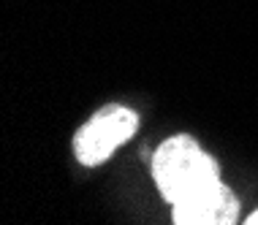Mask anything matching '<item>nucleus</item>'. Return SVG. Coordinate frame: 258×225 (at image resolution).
I'll list each match as a JSON object with an SVG mask.
<instances>
[{
    "instance_id": "3",
    "label": "nucleus",
    "mask_w": 258,
    "mask_h": 225,
    "mask_svg": "<svg viewBox=\"0 0 258 225\" xmlns=\"http://www.w3.org/2000/svg\"><path fill=\"white\" fill-rule=\"evenodd\" d=\"M174 225H236L242 222V203L226 179L201 187L169 206Z\"/></svg>"
},
{
    "instance_id": "1",
    "label": "nucleus",
    "mask_w": 258,
    "mask_h": 225,
    "mask_svg": "<svg viewBox=\"0 0 258 225\" xmlns=\"http://www.w3.org/2000/svg\"><path fill=\"white\" fill-rule=\"evenodd\" d=\"M150 174L158 195L169 206L223 179L220 160L190 133H174L163 138L150 158Z\"/></svg>"
},
{
    "instance_id": "4",
    "label": "nucleus",
    "mask_w": 258,
    "mask_h": 225,
    "mask_svg": "<svg viewBox=\"0 0 258 225\" xmlns=\"http://www.w3.org/2000/svg\"><path fill=\"white\" fill-rule=\"evenodd\" d=\"M242 222H245V225H258V206H255L247 217H242Z\"/></svg>"
},
{
    "instance_id": "2",
    "label": "nucleus",
    "mask_w": 258,
    "mask_h": 225,
    "mask_svg": "<svg viewBox=\"0 0 258 225\" xmlns=\"http://www.w3.org/2000/svg\"><path fill=\"white\" fill-rule=\"evenodd\" d=\"M142 117L136 109L125 103H106L95 109L85 122L76 128L71 138L74 158L82 168H98L114 158V152L134 141Z\"/></svg>"
}]
</instances>
